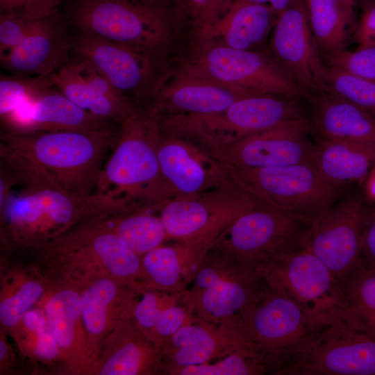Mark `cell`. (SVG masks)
I'll use <instances>...</instances> for the list:
<instances>
[{"instance_id":"1","label":"cell","mask_w":375,"mask_h":375,"mask_svg":"<svg viewBox=\"0 0 375 375\" xmlns=\"http://www.w3.org/2000/svg\"><path fill=\"white\" fill-rule=\"evenodd\" d=\"M162 134L160 116L154 108L138 110L120 124L94 192L110 214L141 208L159 210L174 198L158 158Z\"/></svg>"},{"instance_id":"2","label":"cell","mask_w":375,"mask_h":375,"mask_svg":"<svg viewBox=\"0 0 375 375\" xmlns=\"http://www.w3.org/2000/svg\"><path fill=\"white\" fill-rule=\"evenodd\" d=\"M4 163L11 183L22 185L0 204L13 240L23 244H44L65 234L78 222L107 212L97 197H82L62 188L44 171L9 153Z\"/></svg>"},{"instance_id":"3","label":"cell","mask_w":375,"mask_h":375,"mask_svg":"<svg viewBox=\"0 0 375 375\" xmlns=\"http://www.w3.org/2000/svg\"><path fill=\"white\" fill-rule=\"evenodd\" d=\"M120 125L97 131L1 133V150L12 153L82 197L94 194L103 161Z\"/></svg>"},{"instance_id":"4","label":"cell","mask_w":375,"mask_h":375,"mask_svg":"<svg viewBox=\"0 0 375 375\" xmlns=\"http://www.w3.org/2000/svg\"><path fill=\"white\" fill-rule=\"evenodd\" d=\"M265 265L213 243L182 300L194 316L205 321L219 323L240 315L267 283Z\"/></svg>"},{"instance_id":"5","label":"cell","mask_w":375,"mask_h":375,"mask_svg":"<svg viewBox=\"0 0 375 375\" xmlns=\"http://www.w3.org/2000/svg\"><path fill=\"white\" fill-rule=\"evenodd\" d=\"M222 166L228 181L259 203L310 225L342 194V188L328 183L310 164L263 168Z\"/></svg>"},{"instance_id":"6","label":"cell","mask_w":375,"mask_h":375,"mask_svg":"<svg viewBox=\"0 0 375 375\" xmlns=\"http://www.w3.org/2000/svg\"><path fill=\"white\" fill-rule=\"evenodd\" d=\"M72 30L160 51L169 42V12L160 0H67Z\"/></svg>"},{"instance_id":"7","label":"cell","mask_w":375,"mask_h":375,"mask_svg":"<svg viewBox=\"0 0 375 375\" xmlns=\"http://www.w3.org/2000/svg\"><path fill=\"white\" fill-rule=\"evenodd\" d=\"M240 317L268 373L274 374L305 349L320 328L292 299L267 283Z\"/></svg>"},{"instance_id":"8","label":"cell","mask_w":375,"mask_h":375,"mask_svg":"<svg viewBox=\"0 0 375 375\" xmlns=\"http://www.w3.org/2000/svg\"><path fill=\"white\" fill-rule=\"evenodd\" d=\"M277 375H375V328L348 310L321 326Z\"/></svg>"},{"instance_id":"9","label":"cell","mask_w":375,"mask_h":375,"mask_svg":"<svg viewBox=\"0 0 375 375\" xmlns=\"http://www.w3.org/2000/svg\"><path fill=\"white\" fill-rule=\"evenodd\" d=\"M264 276L269 286L292 299L319 327L348 310L341 282L307 248L265 263Z\"/></svg>"},{"instance_id":"10","label":"cell","mask_w":375,"mask_h":375,"mask_svg":"<svg viewBox=\"0 0 375 375\" xmlns=\"http://www.w3.org/2000/svg\"><path fill=\"white\" fill-rule=\"evenodd\" d=\"M71 31V56L92 63L137 110L138 103L144 100H150L153 108L161 80L156 74L159 51L116 42L88 32Z\"/></svg>"},{"instance_id":"11","label":"cell","mask_w":375,"mask_h":375,"mask_svg":"<svg viewBox=\"0 0 375 375\" xmlns=\"http://www.w3.org/2000/svg\"><path fill=\"white\" fill-rule=\"evenodd\" d=\"M310 226L259 204L237 217L213 243L239 256L267 263L306 248Z\"/></svg>"},{"instance_id":"12","label":"cell","mask_w":375,"mask_h":375,"mask_svg":"<svg viewBox=\"0 0 375 375\" xmlns=\"http://www.w3.org/2000/svg\"><path fill=\"white\" fill-rule=\"evenodd\" d=\"M259 204L228 181L198 196L172 199L158 211L169 240L201 238L214 242L237 217Z\"/></svg>"},{"instance_id":"13","label":"cell","mask_w":375,"mask_h":375,"mask_svg":"<svg viewBox=\"0 0 375 375\" xmlns=\"http://www.w3.org/2000/svg\"><path fill=\"white\" fill-rule=\"evenodd\" d=\"M367 200L339 199L310 226L306 248L316 255L342 282L361 267L363 233L375 218Z\"/></svg>"},{"instance_id":"14","label":"cell","mask_w":375,"mask_h":375,"mask_svg":"<svg viewBox=\"0 0 375 375\" xmlns=\"http://www.w3.org/2000/svg\"><path fill=\"white\" fill-rule=\"evenodd\" d=\"M184 66L200 75L258 93L304 97L303 90L274 56L254 50L207 44L198 57Z\"/></svg>"},{"instance_id":"15","label":"cell","mask_w":375,"mask_h":375,"mask_svg":"<svg viewBox=\"0 0 375 375\" xmlns=\"http://www.w3.org/2000/svg\"><path fill=\"white\" fill-rule=\"evenodd\" d=\"M311 133L310 119L305 115L241 138L210 154L222 165L241 168L316 167Z\"/></svg>"},{"instance_id":"16","label":"cell","mask_w":375,"mask_h":375,"mask_svg":"<svg viewBox=\"0 0 375 375\" xmlns=\"http://www.w3.org/2000/svg\"><path fill=\"white\" fill-rule=\"evenodd\" d=\"M270 47L304 98L326 91V66L310 29L306 0H294L277 16Z\"/></svg>"},{"instance_id":"17","label":"cell","mask_w":375,"mask_h":375,"mask_svg":"<svg viewBox=\"0 0 375 375\" xmlns=\"http://www.w3.org/2000/svg\"><path fill=\"white\" fill-rule=\"evenodd\" d=\"M249 347L254 348L240 315L219 323L194 316L160 347L163 374L175 369L211 362Z\"/></svg>"},{"instance_id":"18","label":"cell","mask_w":375,"mask_h":375,"mask_svg":"<svg viewBox=\"0 0 375 375\" xmlns=\"http://www.w3.org/2000/svg\"><path fill=\"white\" fill-rule=\"evenodd\" d=\"M158 158L174 198L198 196L228 182L221 163L187 138L162 132Z\"/></svg>"},{"instance_id":"19","label":"cell","mask_w":375,"mask_h":375,"mask_svg":"<svg viewBox=\"0 0 375 375\" xmlns=\"http://www.w3.org/2000/svg\"><path fill=\"white\" fill-rule=\"evenodd\" d=\"M261 94L197 74L183 66L172 77L162 78L153 108L160 115H210L226 109L235 101Z\"/></svg>"},{"instance_id":"20","label":"cell","mask_w":375,"mask_h":375,"mask_svg":"<svg viewBox=\"0 0 375 375\" xmlns=\"http://www.w3.org/2000/svg\"><path fill=\"white\" fill-rule=\"evenodd\" d=\"M3 131L12 133L75 131H97L117 124L80 108L54 86L19 104L1 117Z\"/></svg>"},{"instance_id":"21","label":"cell","mask_w":375,"mask_h":375,"mask_svg":"<svg viewBox=\"0 0 375 375\" xmlns=\"http://www.w3.org/2000/svg\"><path fill=\"white\" fill-rule=\"evenodd\" d=\"M72 31L58 11L40 19L11 50L0 54L1 68L17 76H49L71 58Z\"/></svg>"},{"instance_id":"22","label":"cell","mask_w":375,"mask_h":375,"mask_svg":"<svg viewBox=\"0 0 375 375\" xmlns=\"http://www.w3.org/2000/svg\"><path fill=\"white\" fill-rule=\"evenodd\" d=\"M53 86L75 104L117 124L138 110L89 61L70 60L48 76Z\"/></svg>"},{"instance_id":"23","label":"cell","mask_w":375,"mask_h":375,"mask_svg":"<svg viewBox=\"0 0 375 375\" xmlns=\"http://www.w3.org/2000/svg\"><path fill=\"white\" fill-rule=\"evenodd\" d=\"M105 214L78 227L72 240V253L78 263L101 265L110 276L142 288V257L112 229Z\"/></svg>"},{"instance_id":"24","label":"cell","mask_w":375,"mask_h":375,"mask_svg":"<svg viewBox=\"0 0 375 375\" xmlns=\"http://www.w3.org/2000/svg\"><path fill=\"white\" fill-rule=\"evenodd\" d=\"M306 98L315 137L354 144L375 158V119L367 110L326 92Z\"/></svg>"},{"instance_id":"25","label":"cell","mask_w":375,"mask_h":375,"mask_svg":"<svg viewBox=\"0 0 375 375\" xmlns=\"http://www.w3.org/2000/svg\"><path fill=\"white\" fill-rule=\"evenodd\" d=\"M142 288L112 276L97 278L81 294L82 324L92 339H97L132 315L134 297Z\"/></svg>"},{"instance_id":"26","label":"cell","mask_w":375,"mask_h":375,"mask_svg":"<svg viewBox=\"0 0 375 375\" xmlns=\"http://www.w3.org/2000/svg\"><path fill=\"white\" fill-rule=\"evenodd\" d=\"M277 16L268 4L233 1L215 22L198 34L210 44L253 50L265 41Z\"/></svg>"},{"instance_id":"27","label":"cell","mask_w":375,"mask_h":375,"mask_svg":"<svg viewBox=\"0 0 375 375\" xmlns=\"http://www.w3.org/2000/svg\"><path fill=\"white\" fill-rule=\"evenodd\" d=\"M160 349L140 330L132 316L120 322L110 339L101 375L163 374Z\"/></svg>"},{"instance_id":"28","label":"cell","mask_w":375,"mask_h":375,"mask_svg":"<svg viewBox=\"0 0 375 375\" xmlns=\"http://www.w3.org/2000/svg\"><path fill=\"white\" fill-rule=\"evenodd\" d=\"M203 260L198 249L189 242L174 240L162 244L142 257V285L146 288L182 293Z\"/></svg>"},{"instance_id":"29","label":"cell","mask_w":375,"mask_h":375,"mask_svg":"<svg viewBox=\"0 0 375 375\" xmlns=\"http://www.w3.org/2000/svg\"><path fill=\"white\" fill-rule=\"evenodd\" d=\"M314 148L317 169L337 187L362 183L375 165V158L370 153L346 142L315 137Z\"/></svg>"},{"instance_id":"30","label":"cell","mask_w":375,"mask_h":375,"mask_svg":"<svg viewBox=\"0 0 375 375\" xmlns=\"http://www.w3.org/2000/svg\"><path fill=\"white\" fill-rule=\"evenodd\" d=\"M306 3L310 29L322 55L346 49L347 26L353 25L354 17L335 0H306Z\"/></svg>"},{"instance_id":"31","label":"cell","mask_w":375,"mask_h":375,"mask_svg":"<svg viewBox=\"0 0 375 375\" xmlns=\"http://www.w3.org/2000/svg\"><path fill=\"white\" fill-rule=\"evenodd\" d=\"M155 210L141 208L109 214L108 222L132 250L142 256L169 240L160 215L152 212Z\"/></svg>"},{"instance_id":"32","label":"cell","mask_w":375,"mask_h":375,"mask_svg":"<svg viewBox=\"0 0 375 375\" xmlns=\"http://www.w3.org/2000/svg\"><path fill=\"white\" fill-rule=\"evenodd\" d=\"M44 312L59 350L69 355L75 351L80 340L81 294L69 288L60 290L47 299Z\"/></svg>"},{"instance_id":"33","label":"cell","mask_w":375,"mask_h":375,"mask_svg":"<svg viewBox=\"0 0 375 375\" xmlns=\"http://www.w3.org/2000/svg\"><path fill=\"white\" fill-rule=\"evenodd\" d=\"M267 369L253 347L233 352L214 363L210 362L181 367L170 375H260Z\"/></svg>"},{"instance_id":"34","label":"cell","mask_w":375,"mask_h":375,"mask_svg":"<svg viewBox=\"0 0 375 375\" xmlns=\"http://www.w3.org/2000/svg\"><path fill=\"white\" fill-rule=\"evenodd\" d=\"M348 310L375 328V272L362 266L342 282Z\"/></svg>"},{"instance_id":"35","label":"cell","mask_w":375,"mask_h":375,"mask_svg":"<svg viewBox=\"0 0 375 375\" xmlns=\"http://www.w3.org/2000/svg\"><path fill=\"white\" fill-rule=\"evenodd\" d=\"M367 110H375V83L327 66L326 91Z\"/></svg>"},{"instance_id":"36","label":"cell","mask_w":375,"mask_h":375,"mask_svg":"<svg viewBox=\"0 0 375 375\" xmlns=\"http://www.w3.org/2000/svg\"><path fill=\"white\" fill-rule=\"evenodd\" d=\"M53 87L48 76L1 75L0 117L12 111L22 103L35 99Z\"/></svg>"},{"instance_id":"37","label":"cell","mask_w":375,"mask_h":375,"mask_svg":"<svg viewBox=\"0 0 375 375\" xmlns=\"http://www.w3.org/2000/svg\"><path fill=\"white\" fill-rule=\"evenodd\" d=\"M43 287L36 281L24 283L12 296L4 299L0 303L1 323L12 328L22 321L24 314L40 299Z\"/></svg>"},{"instance_id":"38","label":"cell","mask_w":375,"mask_h":375,"mask_svg":"<svg viewBox=\"0 0 375 375\" xmlns=\"http://www.w3.org/2000/svg\"><path fill=\"white\" fill-rule=\"evenodd\" d=\"M323 57L328 66L375 83V46L360 47L355 51L344 49Z\"/></svg>"},{"instance_id":"39","label":"cell","mask_w":375,"mask_h":375,"mask_svg":"<svg viewBox=\"0 0 375 375\" xmlns=\"http://www.w3.org/2000/svg\"><path fill=\"white\" fill-rule=\"evenodd\" d=\"M180 15L189 19L199 33L215 22L230 7L233 0H175Z\"/></svg>"},{"instance_id":"40","label":"cell","mask_w":375,"mask_h":375,"mask_svg":"<svg viewBox=\"0 0 375 375\" xmlns=\"http://www.w3.org/2000/svg\"><path fill=\"white\" fill-rule=\"evenodd\" d=\"M67 0H0V15L17 16L28 19L49 17L58 6Z\"/></svg>"},{"instance_id":"41","label":"cell","mask_w":375,"mask_h":375,"mask_svg":"<svg viewBox=\"0 0 375 375\" xmlns=\"http://www.w3.org/2000/svg\"><path fill=\"white\" fill-rule=\"evenodd\" d=\"M38 21L0 15V54L11 50L21 42L35 28Z\"/></svg>"},{"instance_id":"42","label":"cell","mask_w":375,"mask_h":375,"mask_svg":"<svg viewBox=\"0 0 375 375\" xmlns=\"http://www.w3.org/2000/svg\"><path fill=\"white\" fill-rule=\"evenodd\" d=\"M358 48L375 46V0H364L353 35Z\"/></svg>"},{"instance_id":"43","label":"cell","mask_w":375,"mask_h":375,"mask_svg":"<svg viewBox=\"0 0 375 375\" xmlns=\"http://www.w3.org/2000/svg\"><path fill=\"white\" fill-rule=\"evenodd\" d=\"M33 334L36 338V355L46 360L56 358L59 353V347L47 318Z\"/></svg>"},{"instance_id":"44","label":"cell","mask_w":375,"mask_h":375,"mask_svg":"<svg viewBox=\"0 0 375 375\" xmlns=\"http://www.w3.org/2000/svg\"><path fill=\"white\" fill-rule=\"evenodd\" d=\"M362 267L375 272V218L365 231L360 246Z\"/></svg>"},{"instance_id":"45","label":"cell","mask_w":375,"mask_h":375,"mask_svg":"<svg viewBox=\"0 0 375 375\" xmlns=\"http://www.w3.org/2000/svg\"><path fill=\"white\" fill-rule=\"evenodd\" d=\"M362 183L365 199L369 202H375V165Z\"/></svg>"},{"instance_id":"46","label":"cell","mask_w":375,"mask_h":375,"mask_svg":"<svg viewBox=\"0 0 375 375\" xmlns=\"http://www.w3.org/2000/svg\"><path fill=\"white\" fill-rule=\"evenodd\" d=\"M294 0H268L267 4L278 15L285 10Z\"/></svg>"},{"instance_id":"47","label":"cell","mask_w":375,"mask_h":375,"mask_svg":"<svg viewBox=\"0 0 375 375\" xmlns=\"http://www.w3.org/2000/svg\"><path fill=\"white\" fill-rule=\"evenodd\" d=\"M341 8L349 15L354 17L353 7L358 0H335Z\"/></svg>"},{"instance_id":"48","label":"cell","mask_w":375,"mask_h":375,"mask_svg":"<svg viewBox=\"0 0 375 375\" xmlns=\"http://www.w3.org/2000/svg\"><path fill=\"white\" fill-rule=\"evenodd\" d=\"M6 352H7V347H6V343L2 340H1L0 341V360H2L4 358Z\"/></svg>"},{"instance_id":"49","label":"cell","mask_w":375,"mask_h":375,"mask_svg":"<svg viewBox=\"0 0 375 375\" xmlns=\"http://www.w3.org/2000/svg\"><path fill=\"white\" fill-rule=\"evenodd\" d=\"M233 1H243L252 3L267 4L268 0H233Z\"/></svg>"},{"instance_id":"50","label":"cell","mask_w":375,"mask_h":375,"mask_svg":"<svg viewBox=\"0 0 375 375\" xmlns=\"http://www.w3.org/2000/svg\"><path fill=\"white\" fill-rule=\"evenodd\" d=\"M375 119V110H367Z\"/></svg>"},{"instance_id":"51","label":"cell","mask_w":375,"mask_h":375,"mask_svg":"<svg viewBox=\"0 0 375 375\" xmlns=\"http://www.w3.org/2000/svg\"><path fill=\"white\" fill-rule=\"evenodd\" d=\"M160 1H165V0H160Z\"/></svg>"}]
</instances>
